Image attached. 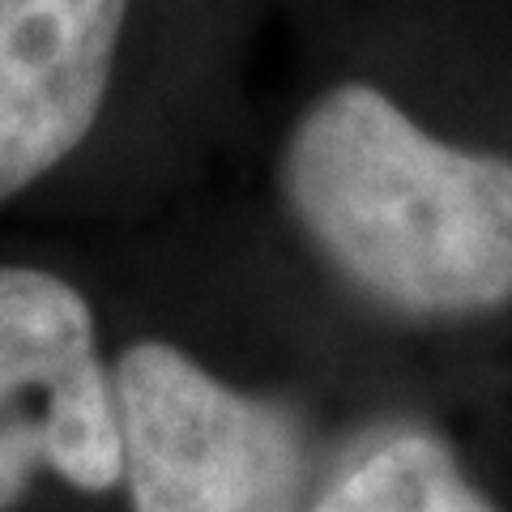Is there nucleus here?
Wrapping results in <instances>:
<instances>
[{
    "label": "nucleus",
    "instance_id": "f257e3e1",
    "mask_svg": "<svg viewBox=\"0 0 512 512\" xmlns=\"http://www.w3.org/2000/svg\"><path fill=\"white\" fill-rule=\"evenodd\" d=\"M308 244L350 291L410 320L512 303V158L461 150L367 82L303 107L278 163Z\"/></svg>",
    "mask_w": 512,
    "mask_h": 512
},
{
    "label": "nucleus",
    "instance_id": "7ed1b4c3",
    "mask_svg": "<svg viewBox=\"0 0 512 512\" xmlns=\"http://www.w3.org/2000/svg\"><path fill=\"white\" fill-rule=\"evenodd\" d=\"M39 474L86 495L120 487L116 389L86 295L52 269L0 265V512Z\"/></svg>",
    "mask_w": 512,
    "mask_h": 512
},
{
    "label": "nucleus",
    "instance_id": "f03ea898",
    "mask_svg": "<svg viewBox=\"0 0 512 512\" xmlns=\"http://www.w3.org/2000/svg\"><path fill=\"white\" fill-rule=\"evenodd\" d=\"M128 512H303L308 448L295 414L244 393L171 342L111 367Z\"/></svg>",
    "mask_w": 512,
    "mask_h": 512
},
{
    "label": "nucleus",
    "instance_id": "20e7f679",
    "mask_svg": "<svg viewBox=\"0 0 512 512\" xmlns=\"http://www.w3.org/2000/svg\"><path fill=\"white\" fill-rule=\"evenodd\" d=\"M128 0H0V205L90 137Z\"/></svg>",
    "mask_w": 512,
    "mask_h": 512
},
{
    "label": "nucleus",
    "instance_id": "39448f33",
    "mask_svg": "<svg viewBox=\"0 0 512 512\" xmlns=\"http://www.w3.org/2000/svg\"><path fill=\"white\" fill-rule=\"evenodd\" d=\"M303 512H500L457 453L419 427L393 431L350 461Z\"/></svg>",
    "mask_w": 512,
    "mask_h": 512
}]
</instances>
